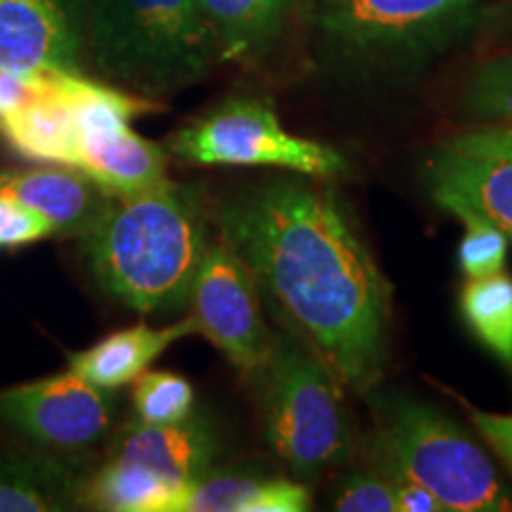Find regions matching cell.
I'll return each instance as SVG.
<instances>
[{"instance_id":"4316f807","label":"cell","mask_w":512,"mask_h":512,"mask_svg":"<svg viewBox=\"0 0 512 512\" xmlns=\"http://www.w3.org/2000/svg\"><path fill=\"white\" fill-rule=\"evenodd\" d=\"M463 406L467 415H470L475 432L496 453L498 460L505 465V470L512 475V415L482 411V408L472 406L467 401H463Z\"/></svg>"},{"instance_id":"7402d4cb","label":"cell","mask_w":512,"mask_h":512,"mask_svg":"<svg viewBox=\"0 0 512 512\" xmlns=\"http://www.w3.org/2000/svg\"><path fill=\"white\" fill-rule=\"evenodd\" d=\"M463 107L484 124L512 126V53L479 64L467 79Z\"/></svg>"},{"instance_id":"5b68a950","label":"cell","mask_w":512,"mask_h":512,"mask_svg":"<svg viewBox=\"0 0 512 512\" xmlns=\"http://www.w3.org/2000/svg\"><path fill=\"white\" fill-rule=\"evenodd\" d=\"M256 380L268 446L299 482H313L349 458L354 439L344 384L297 332L273 335Z\"/></svg>"},{"instance_id":"ffe728a7","label":"cell","mask_w":512,"mask_h":512,"mask_svg":"<svg viewBox=\"0 0 512 512\" xmlns=\"http://www.w3.org/2000/svg\"><path fill=\"white\" fill-rule=\"evenodd\" d=\"M460 313L477 342L512 375V275L467 278L460 287Z\"/></svg>"},{"instance_id":"e0dca14e","label":"cell","mask_w":512,"mask_h":512,"mask_svg":"<svg viewBox=\"0 0 512 512\" xmlns=\"http://www.w3.org/2000/svg\"><path fill=\"white\" fill-rule=\"evenodd\" d=\"M192 332L197 330L190 316L166 328H152L145 323L133 325L112 332L93 347L69 354V370L79 373L95 387L117 392L126 384L136 382V377L143 375L171 344Z\"/></svg>"},{"instance_id":"44dd1931","label":"cell","mask_w":512,"mask_h":512,"mask_svg":"<svg viewBox=\"0 0 512 512\" xmlns=\"http://www.w3.org/2000/svg\"><path fill=\"white\" fill-rule=\"evenodd\" d=\"M133 411L145 425H176L195 411V387L169 370H145L133 387Z\"/></svg>"},{"instance_id":"83f0119b","label":"cell","mask_w":512,"mask_h":512,"mask_svg":"<svg viewBox=\"0 0 512 512\" xmlns=\"http://www.w3.org/2000/svg\"><path fill=\"white\" fill-rule=\"evenodd\" d=\"M48 72H10L0 69V119L10 117L46 88Z\"/></svg>"},{"instance_id":"9a60e30c","label":"cell","mask_w":512,"mask_h":512,"mask_svg":"<svg viewBox=\"0 0 512 512\" xmlns=\"http://www.w3.org/2000/svg\"><path fill=\"white\" fill-rule=\"evenodd\" d=\"M313 496L306 482L247 467H211L195 479L176 512H306Z\"/></svg>"},{"instance_id":"9c48e42d","label":"cell","mask_w":512,"mask_h":512,"mask_svg":"<svg viewBox=\"0 0 512 512\" xmlns=\"http://www.w3.org/2000/svg\"><path fill=\"white\" fill-rule=\"evenodd\" d=\"M119 399L74 370L0 392V427L43 451L86 456L114 430Z\"/></svg>"},{"instance_id":"7c38bea8","label":"cell","mask_w":512,"mask_h":512,"mask_svg":"<svg viewBox=\"0 0 512 512\" xmlns=\"http://www.w3.org/2000/svg\"><path fill=\"white\" fill-rule=\"evenodd\" d=\"M425 183L441 209L475 214L512 240V162L439 145L427 157Z\"/></svg>"},{"instance_id":"d4e9b609","label":"cell","mask_w":512,"mask_h":512,"mask_svg":"<svg viewBox=\"0 0 512 512\" xmlns=\"http://www.w3.org/2000/svg\"><path fill=\"white\" fill-rule=\"evenodd\" d=\"M48 238H55V230L46 216L0 192V247H22Z\"/></svg>"},{"instance_id":"52a82bcc","label":"cell","mask_w":512,"mask_h":512,"mask_svg":"<svg viewBox=\"0 0 512 512\" xmlns=\"http://www.w3.org/2000/svg\"><path fill=\"white\" fill-rule=\"evenodd\" d=\"M484 0H309L323 46L356 67L406 69L460 41Z\"/></svg>"},{"instance_id":"4fadbf2b","label":"cell","mask_w":512,"mask_h":512,"mask_svg":"<svg viewBox=\"0 0 512 512\" xmlns=\"http://www.w3.org/2000/svg\"><path fill=\"white\" fill-rule=\"evenodd\" d=\"M0 192L46 216L57 238H83L112 197L110 190L81 169L57 164L0 171Z\"/></svg>"},{"instance_id":"3957f363","label":"cell","mask_w":512,"mask_h":512,"mask_svg":"<svg viewBox=\"0 0 512 512\" xmlns=\"http://www.w3.org/2000/svg\"><path fill=\"white\" fill-rule=\"evenodd\" d=\"M83 53L121 91L164 98L219 62L200 0H81Z\"/></svg>"},{"instance_id":"2e32d148","label":"cell","mask_w":512,"mask_h":512,"mask_svg":"<svg viewBox=\"0 0 512 512\" xmlns=\"http://www.w3.org/2000/svg\"><path fill=\"white\" fill-rule=\"evenodd\" d=\"M74 166L112 195L145 190L166 181V155L131 124L76 136Z\"/></svg>"},{"instance_id":"8fae6325","label":"cell","mask_w":512,"mask_h":512,"mask_svg":"<svg viewBox=\"0 0 512 512\" xmlns=\"http://www.w3.org/2000/svg\"><path fill=\"white\" fill-rule=\"evenodd\" d=\"M81 0H0V69L81 72Z\"/></svg>"},{"instance_id":"603a6c76","label":"cell","mask_w":512,"mask_h":512,"mask_svg":"<svg viewBox=\"0 0 512 512\" xmlns=\"http://www.w3.org/2000/svg\"><path fill=\"white\" fill-rule=\"evenodd\" d=\"M463 223V238L458 245V266L465 278H484L505 268L510 240L494 223L475 214H456Z\"/></svg>"},{"instance_id":"cb8c5ba5","label":"cell","mask_w":512,"mask_h":512,"mask_svg":"<svg viewBox=\"0 0 512 512\" xmlns=\"http://www.w3.org/2000/svg\"><path fill=\"white\" fill-rule=\"evenodd\" d=\"M332 508L339 512H396V486L380 472H351L339 482Z\"/></svg>"},{"instance_id":"ac0fdd59","label":"cell","mask_w":512,"mask_h":512,"mask_svg":"<svg viewBox=\"0 0 512 512\" xmlns=\"http://www.w3.org/2000/svg\"><path fill=\"white\" fill-rule=\"evenodd\" d=\"M0 136L27 162L74 166L76 124L62 88V72H48L38 98L0 119Z\"/></svg>"},{"instance_id":"8992f818","label":"cell","mask_w":512,"mask_h":512,"mask_svg":"<svg viewBox=\"0 0 512 512\" xmlns=\"http://www.w3.org/2000/svg\"><path fill=\"white\" fill-rule=\"evenodd\" d=\"M223 441L207 413L176 425L133 420L83 482V505L110 512H176L185 489L219 465Z\"/></svg>"},{"instance_id":"277c9868","label":"cell","mask_w":512,"mask_h":512,"mask_svg":"<svg viewBox=\"0 0 512 512\" xmlns=\"http://www.w3.org/2000/svg\"><path fill=\"white\" fill-rule=\"evenodd\" d=\"M375 411L373 470L432 491L448 512H510L512 494L494 460L451 415L408 394H366Z\"/></svg>"},{"instance_id":"7a4b0ae2","label":"cell","mask_w":512,"mask_h":512,"mask_svg":"<svg viewBox=\"0 0 512 512\" xmlns=\"http://www.w3.org/2000/svg\"><path fill=\"white\" fill-rule=\"evenodd\" d=\"M81 252L107 294L143 316L188 306L209 245V211L200 188L166 181L112 195Z\"/></svg>"},{"instance_id":"d6986e66","label":"cell","mask_w":512,"mask_h":512,"mask_svg":"<svg viewBox=\"0 0 512 512\" xmlns=\"http://www.w3.org/2000/svg\"><path fill=\"white\" fill-rule=\"evenodd\" d=\"M294 0H200L219 62L264 55L283 34Z\"/></svg>"},{"instance_id":"6da1fadb","label":"cell","mask_w":512,"mask_h":512,"mask_svg":"<svg viewBox=\"0 0 512 512\" xmlns=\"http://www.w3.org/2000/svg\"><path fill=\"white\" fill-rule=\"evenodd\" d=\"M219 238L245 261L259 292L332 368L366 396L382 380L392 285L337 192L273 178L216 207Z\"/></svg>"},{"instance_id":"ba28073f","label":"cell","mask_w":512,"mask_h":512,"mask_svg":"<svg viewBox=\"0 0 512 512\" xmlns=\"http://www.w3.org/2000/svg\"><path fill=\"white\" fill-rule=\"evenodd\" d=\"M169 152L190 166H271L318 181L347 169L337 150L285 131L271 102L256 95L223 100L178 128Z\"/></svg>"},{"instance_id":"484cf974","label":"cell","mask_w":512,"mask_h":512,"mask_svg":"<svg viewBox=\"0 0 512 512\" xmlns=\"http://www.w3.org/2000/svg\"><path fill=\"white\" fill-rule=\"evenodd\" d=\"M439 145L451 147V150L458 152H467V155L510 159L512 162V126L484 124L479 128H472V131L441 140Z\"/></svg>"},{"instance_id":"f1b7e54d","label":"cell","mask_w":512,"mask_h":512,"mask_svg":"<svg viewBox=\"0 0 512 512\" xmlns=\"http://www.w3.org/2000/svg\"><path fill=\"white\" fill-rule=\"evenodd\" d=\"M394 482V479H392ZM396 486V512H448L446 505L439 501L425 486L411 482H394Z\"/></svg>"},{"instance_id":"30bf717a","label":"cell","mask_w":512,"mask_h":512,"mask_svg":"<svg viewBox=\"0 0 512 512\" xmlns=\"http://www.w3.org/2000/svg\"><path fill=\"white\" fill-rule=\"evenodd\" d=\"M190 318L200 332L240 370L256 377L273 349V332L261 311V292L245 261L223 238L211 240L190 287Z\"/></svg>"},{"instance_id":"5bb4252c","label":"cell","mask_w":512,"mask_h":512,"mask_svg":"<svg viewBox=\"0 0 512 512\" xmlns=\"http://www.w3.org/2000/svg\"><path fill=\"white\" fill-rule=\"evenodd\" d=\"M86 456L0 448V512H60L81 508Z\"/></svg>"}]
</instances>
